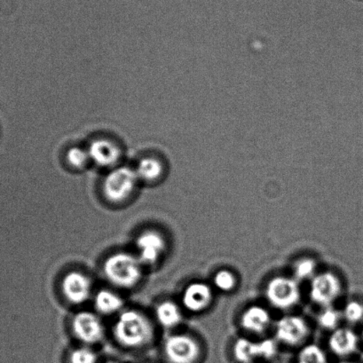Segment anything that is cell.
Instances as JSON below:
<instances>
[{
	"mask_svg": "<svg viewBox=\"0 0 363 363\" xmlns=\"http://www.w3.org/2000/svg\"><path fill=\"white\" fill-rule=\"evenodd\" d=\"M104 272L106 278L115 286L132 288L142 278V262L129 253H115L105 260Z\"/></svg>",
	"mask_w": 363,
	"mask_h": 363,
	"instance_id": "2",
	"label": "cell"
},
{
	"mask_svg": "<svg viewBox=\"0 0 363 363\" xmlns=\"http://www.w3.org/2000/svg\"><path fill=\"white\" fill-rule=\"evenodd\" d=\"M200 352L199 342L189 335H172L164 343V354L171 363H194Z\"/></svg>",
	"mask_w": 363,
	"mask_h": 363,
	"instance_id": "7",
	"label": "cell"
},
{
	"mask_svg": "<svg viewBox=\"0 0 363 363\" xmlns=\"http://www.w3.org/2000/svg\"><path fill=\"white\" fill-rule=\"evenodd\" d=\"M317 263L312 258L297 260L294 266V277L298 281H311L317 274Z\"/></svg>",
	"mask_w": 363,
	"mask_h": 363,
	"instance_id": "20",
	"label": "cell"
},
{
	"mask_svg": "<svg viewBox=\"0 0 363 363\" xmlns=\"http://www.w3.org/2000/svg\"><path fill=\"white\" fill-rule=\"evenodd\" d=\"M309 335L308 322L303 317L287 315L281 317L276 325L277 341L290 347L301 345Z\"/></svg>",
	"mask_w": 363,
	"mask_h": 363,
	"instance_id": "8",
	"label": "cell"
},
{
	"mask_svg": "<svg viewBox=\"0 0 363 363\" xmlns=\"http://www.w3.org/2000/svg\"><path fill=\"white\" fill-rule=\"evenodd\" d=\"M67 160H68L72 167L81 169L89 163L91 161L88 150L81 149V147H72L67 153Z\"/></svg>",
	"mask_w": 363,
	"mask_h": 363,
	"instance_id": "24",
	"label": "cell"
},
{
	"mask_svg": "<svg viewBox=\"0 0 363 363\" xmlns=\"http://www.w3.org/2000/svg\"><path fill=\"white\" fill-rule=\"evenodd\" d=\"M163 164L157 158L146 157L140 160L138 167L136 168V174L139 179L145 182L156 181L163 174Z\"/></svg>",
	"mask_w": 363,
	"mask_h": 363,
	"instance_id": "18",
	"label": "cell"
},
{
	"mask_svg": "<svg viewBox=\"0 0 363 363\" xmlns=\"http://www.w3.org/2000/svg\"><path fill=\"white\" fill-rule=\"evenodd\" d=\"M265 297L267 302L278 310L285 311L294 308L301 298L298 281L294 277H274L267 281Z\"/></svg>",
	"mask_w": 363,
	"mask_h": 363,
	"instance_id": "3",
	"label": "cell"
},
{
	"mask_svg": "<svg viewBox=\"0 0 363 363\" xmlns=\"http://www.w3.org/2000/svg\"><path fill=\"white\" fill-rule=\"evenodd\" d=\"M91 284L89 278L79 272L66 274L62 281V292L67 301L72 304H82L89 298Z\"/></svg>",
	"mask_w": 363,
	"mask_h": 363,
	"instance_id": "12",
	"label": "cell"
},
{
	"mask_svg": "<svg viewBox=\"0 0 363 363\" xmlns=\"http://www.w3.org/2000/svg\"><path fill=\"white\" fill-rule=\"evenodd\" d=\"M136 172L131 168H116L109 172L104 182V192L111 202H121L128 199L138 183Z\"/></svg>",
	"mask_w": 363,
	"mask_h": 363,
	"instance_id": "5",
	"label": "cell"
},
{
	"mask_svg": "<svg viewBox=\"0 0 363 363\" xmlns=\"http://www.w3.org/2000/svg\"><path fill=\"white\" fill-rule=\"evenodd\" d=\"M271 320L272 317L265 306L252 305L242 313L240 325L249 333L262 334L269 329Z\"/></svg>",
	"mask_w": 363,
	"mask_h": 363,
	"instance_id": "13",
	"label": "cell"
},
{
	"mask_svg": "<svg viewBox=\"0 0 363 363\" xmlns=\"http://www.w3.org/2000/svg\"><path fill=\"white\" fill-rule=\"evenodd\" d=\"M359 338H361L362 347H363V324L361 326V330H359Z\"/></svg>",
	"mask_w": 363,
	"mask_h": 363,
	"instance_id": "26",
	"label": "cell"
},
{
	"mask_svg": "<svg viewBox=\"0 0 363 363\" xmlns=\"http://www.w3.org/2000/svg\"><path fill=\"white\" fill-rule=\"evenodd\" d=\"M87 150L91 161L101 167H114L121 157L119 147L108 140H94Z\"/></svg>",
	"mask_w": 363,
	"mask_h": 363,
	"instance_id": "15",
	"label": "cell"
},
{
	"mask_svg": "<svg viewBox=\"0 0 363 363\" xmlns=\"http://www.w3.org/2000/svg\"><path fill=\"white\" fill-rule=\"evenodd\" d=\"M139 259L144 264H153L160 258L165 248L164 240L157 232L147 231L137 238Z\"/></svg>",
	"mask_w": 363,
	"mask_h": 363,
	"instance_id": "14",
	"label": "cell"
},
{
	"mask_svg": "<svg viewBox=\"0 0 363 363\" xmlns=\"http://www.w3.org/2000/svg\"><path fill=\"white\" fill-rule=\"evenodd\" d=\"M234 356L240 363H253L256 359H270L277 354V340L265 338L253 341L247 337H240L234 345Z\"/></svg>",
	"mask_w": 363,
	"mask_h": 363,
	"instance_id": "6",
	"label": "cell"
},
{
	"mask_svg": "<svg viewBox=\"0 0 363 363\" xmlns=\"http://www.w3.org/2000/svg\"><path fill=\"white\" fill-rule=\"evenodd\" d=\"M107 363H118V362H108Z\"/></svg>",
	"mask_w": 363,
	"mask_h": 363,
	"instance_id": "28",
	"label": "cell"
},
{
	"mask_svg": "<svg viewBox=\"0 0 363 363\" xmlns=\"http://www.w3.org/2000/svg\"><path fill=\"white\" fill-rule=\"evenodd\" d=\"M297 363H327V356L319 345L309 344L299 351Z\"/></svg>",
	"mask_w": 363,
	"mask_h": 363,
	"instance_id": "21",
	"label": "cell"
},
{
	"mask_svg": "<svg viewBox=\"0 0 363 363\" xmlns=\"http://www.w3.org/2000/svg\"><path fill=\"white\" fill-rule=\"evenodd\" d=\"M341 319H343L341 312L333 306H329V308H323L317 317V322L323 329L333 331L340 327Z\"/></svg>",
	"mask_w": 363,
	"mask_h": 363,
	"instance_id": "22",
	"label": "cell"
},
{
	"mask_svg": "<svg viewBox=\"0 0 363 363\" xmlns=\"http://www.w3.org/2000/svg\"><path fill=\"white\" fill-rule=\"evenodd\" d=\"M182 298V305L188 311L203 312L213 301V288L203 281H194L185 288Z\"/></svg>",
	"mask_w": 363,
	"mask_h": 363,
	"instance_id": "11",
	"label": "cell"
},
{
	"mask_svg": "<svg viewBox=\"0 0 363 363\" xmlns=\"http://www.w3.org/2000/svg\"><path fill=\"white\" fill-rule=\"evenodd\" d=\"M342 318L352 326L363 324V301L359 299H351L345 303L341 311Z\"/></svg>",
	"mask_w": 363,
	"mask_h": 363,
	"instance_id": "19",
	"label": "cell"
},
{
	"mask_svg": "<svg viewBox=\"0 0 363 363\" xmlns=\"http://www.w3.org/2000/svg\"><path fill=\"white\" fill-rule=\"evenodd\" d=\"M72 330L76 337L86 344L97 343L104 334L100 319L90 312L77 313L72 320Z\"/></svg>",
	"mask_w": 363,
	"mask_h": 363,
	"instance_id": "10",
	"label": "cell"
},
{
	"mask_svg": "<svg viewBox=\"0 0 363 363\" xmlns=\"http://www.w3.org/2000/svg\"><path fill=\"white\" fill-rule=\"evenodd\" d=\"M156 316L158 323L164 328H174L182 322L181 308L172 301H164L157 306Z\"/></svg>",
	"mask_w": 363,
	"mask_h": 363,
	"instance_id": "16",
	"label": "cell"
},
{
	"mask_svg": "<svg viewBox=\"0 0 363 363\" xmlns=\"http://www.w3.org/2000/svg\"><path fill=\"white\" fill-rule=\"evenodd\" d=\"M337 363H356V362H351V361H341V362H337Z\"/></svg>",
	"mask_w": 363,
	"mask_h": 363,
	"instance_id": "27",
	"label": "cell"
},
{
	"mask_svg": "<svg viewBox=\"0 0 363 363\" xmlns=\"http://www.w3.org/2000/svg\"><path fill=\"white\" fill-rule=\"evenodd\" d=\"M343 291L340 277L330 271L317 273L310 281L309 297L320 308L333 306Z\"/></svg>",
	"mask_w": 363,
	"mask_h": 363,
	"instance_id": "4",
	"label": "cell"
},
{
	"mask_svg": "<svg viewBox=\"0 0 363 363\" xmlns=\"http://www.w3.org/2000/svg\"><path fill=\"white\" fill-rule=\"evenodd\" d=\"M213 286L222 292H230L236 286L238 281L235 274L228 269H220L214 274Z\"/></svg>",
	"mask_w": 363,
	"mask_h": 363,
	"instance_id": "23",
	"label": "cell"
},
{
	"mask_svg": "<svg viewBox=\"0 0 363 363\" xmlns=\"http://www.w3.org/2000/svg\"><path fill=\"white\" fill-rule=\"evenodd\" d=\"M96 354L89 348H77L70 355V363H96Z\"/></svg>",
	"mask_w": 363,
	"mask_h": 363,
	"instance_id": "25",
	"label": "cell"
},
{
	"mask_svg": "<svg viewBox=\"0 0 363 363\" xmlns=\"http://www.w3.org/2000/svg\"><path fill=\"white\" fill-rule=\"evenodd\" d=\"M328 345L335 355L342 358L355 354L362 347L359 333L349 327H338L331 331Z\"/></svg>",
	"mask_w": 363,
	"mask_h": 363,
	"instance_id": "9",
	"label": "cell"
},
{
	"mask_svg": "<svg viewBox=\"0 0 363 363\" xmlns=\"http://www.w3.org/2000/svg\"><path fill=\"white\" fill-rule=\"evenodd\" d=\"M116 340L125 347L137 348L149 343L153 328L143 313L129 310L119 315L114 326Z\"/></svg>",
	"mask_w": 363,
	"mask_h": 363,
	"instance_id": "1",
	"label": "cell"
},
{
	"mask_svg": "<svg viewBox=\"0 0 363 363\" xmlns=\"http://www.w3.org/2000/svg\"><path fill=\"white\" fill-rule=\"evenodd\" d=\"M94 306L98 312L104 315H111L122 308L123 301L114 292L101 290L95 296Z\"/></svg>",
	"mask_w": 363,
	"mask_h": 363,
	"instance_id": "17",
	"label": "cell"
}]
</instances>
